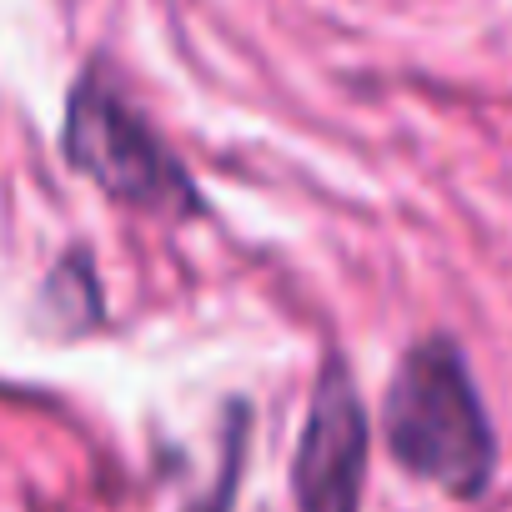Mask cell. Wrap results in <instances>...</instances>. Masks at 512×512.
<instances>
[{"label":"cell","instance_id":"3957f363","mask_svg":"<svg viewBox=\"0 0 512 512\" xmlns=\"http://www.w3.org/2000/svg\"><path fill=\"white\" fill-rule=\"evenodd\" d=\"M367 407L342 357H327L307 402V422L292 457V497L297 512H362L367 482Z\"/></svg>","mask_w":512,"mask_h":512},{"label":"cell","instance_id":"7a4b0ae2","mask_svg":"<svg viewBox=\"0 0 512 512\" xmlns=\"http://www.w3.org/2000/svg\"><path fill=\"white\" fill-rule=\"evenodd\" d=\"M61 151L76 176L96 181L121 206H136V211L166 216V221H186L201 211L196 181L186 176L176 151L141 116V106L126 96L121 76L106 61H91L76 76V86L66 96Z\"/></svg>","mask_w":512,"mask_h":512},{"label":"cell","instance_id":"6da1fadb","mask_svg":"<svg viewBox=\"0 0 512 512\" xmlns=\"http://www.w3.org/2000/svg\"><path fill=\"white\" fill-rule=\"evenodd\" d=\"M382 437L402 472L452 492L482 497L497 467V437L472 382V367L452 337H422L407 347L387 382Z\"/></svg>","mask_w":512,"mask_h":512}]
</instances>
